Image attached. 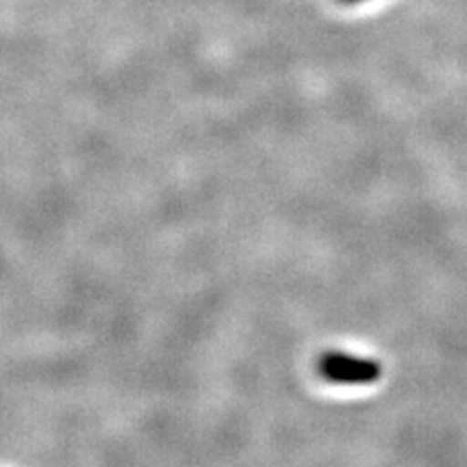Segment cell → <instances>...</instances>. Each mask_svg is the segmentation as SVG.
I'll use <instances>...</instances> for the list:
<instances>
[{
  "instance_id": "6da1fadb",
  "label": "cell",
  "mask_w": 467,
  "mask_h": 467,
  "mask_svg": "<svg viewBox=\"0 0 467 467\" xmlns=\"http://www.w3.org/2000/svg\"><path fill=\"white\" fill-rule=\"evenodd\" d=\"M317 374L331 384L364 386L374 384L382 378V364L372 358L327 350L317 360Z\"/></svg>"
},
{
  "instance_id": "7a4b0ae2",
  "label": "cell",
  "mask_w": 467,
  "mask_h": 467,
  "mask_svg": "<svg viewBox=\"0 0 467 467\" xmlns=\"http://www.w3.org/2000/svg\"><path fill=\"white\" fill-rule=\"evenodd\" d=\"M341 3H345V5H357V3H362V0H341Z\"/></svg>"
}]
</instances>
